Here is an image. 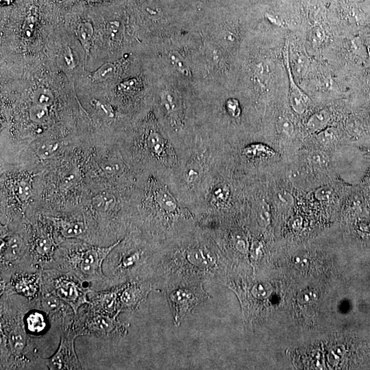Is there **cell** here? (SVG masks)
<instances>
[{
  "instance_id": "ab89813d",
  "label": "cell",
  "mask_w": 370,
  "mask_h": 370,
  "mask_svg": "<svg viewBox=\"0 0 370 370\" xmlns=\"http://www.w3.org/2000/svg\"><path fill=\"white\" fill-rule=\"evenodd\" d=\"M295 264L300 268H306L309 265L308 259L305 257H298L295 259Z\"/></svg>"
},
{
  "instance_id": "9c48e42d",
  "label": "cell",
  "mask_w": 370,
  "mask_h": 370,
  "mask_svg": "<svg viewBox=\"0 0 370 370\" xmlns=\"http://www.w3.org/2000/svg\"><path fill=\"white\" fill-rule=\"evenodd\" d=\"M78 336L73 322L69 328L62 331L59 347L56 353L50 359L44 360L49 370L82 369L75 354L74 348L75 338Z\"/></svg>"
},
{
  "instance_id": "7c38bea8",
  "label": "cell",
  "mask_w": 370,
  "mask_h": 370,
  "mask_svg": "<svg viewBox=\"0 0 370 370\" xmlns=\"http://www.w3.org/2000/svg\"><path fill=\"white\" fill-rule=\"evenodd\" d=\"M89 305L95 310L108 316L117 318L121 312L119 298V286L102 292H92L89 294Z\"/></svg>"
},
{
  "instance_id": "f546056e",
  "label": "cell",
  "mask_w": 370,
  "mask_h": 370,
  "mask_svg": "<svg viewBox=\"0 0 370 370\" xmlns=\"http://www.w3.org/2000/svg\"><path fill=\"white\" fill-rule=\"evenodd\" d=\"M36 18H37V10L36 8H32L30 12L27 14L24 23V30L25 34L30 37L32 35L33 29H34L35 23H36Z\"/></svg>"
},
{
  "instance_id": "f35d334b",
  "label": "cell",
  "mask_w": 370,
  "mask_h": 370,
  "mask_svg": "<svg viewBox=\"0 0 370 370\" xmlns=\"http://www.w3.org/2000/svg\"><path fill=\"white\" fill-rule=\"evenodd\" d=\"M64 60L70 67H74V60H73L72 52L70 48H67L64 53Z\"/></svg>"
},
{
  "instance_id": "6da1fadb",
  "label": "cell",
  "mask_w": 370,
  "mask_h": 370,
  "mask_svg": "<svg viewBox=\"0 0 370 370\" xmlns=\"http://www.w3.org/2000/svg\"><path fill=\"white\" fill-rule=\"evenodd\" d=\"M220 249L202 237L161 246L151 284L163 289L180 284L223 283L231 273V265Z\"/></svg>"
},
{
  "instance_id": "cb8c5ba5",
  "label": "cell",
  "mask_w": 370,
  "mask_h": 370,
  "mask_svg": "<svg viewBox=\"0 0 370 370\" xmlns=\"http://www.w3.org/2000/svg\"><path fill=\"white\" fill-rule=\"evenodd\" d=\"M58 145L56 143H53L52 141L48 142H44L38 145L36 148V152L37 155L42 159H47V158L52 157L57 150H58Z\"/></svg>"
},
{
  "instance_id": "4316f807",
  "label": "cell",
  "mask_w": 370,
  "mask_h": 370,
  "mask_svg": "<svg viewBox=\"0 0 370 370\" xmlns=\"http://www.w3.org/2000/svg\"><path fill=\"white\" fill-rule=\"evenodd\" d=\"M257 220L262 227H267L270 224L271 214L270 207L268 204L263 203L258 211Z\"/></svg>"
},
{
  "instance_id": "ffe728a7",
  "label": "cell",
  "mask_w": 370,
  "mask_h": 370,
  "mask_svg": "<svg viewBox=\"0 0 370 370\" xmlns=\"http://www.w3.org/2000/svg\"><path fill=\"white\" fill-rule=\"evenodd\" d=\"M29 115L31 120L34 123L42 124L48 121L49 110L47 107L39 106V105L33 104L31 106Z\"/></svg>"
},
{
  "instance_id": "277c9868",
  "label": "cell",
  "mask_w": 370,
  "mask_h": 370,
  "mask_svg": "<svg viewBox=\"0 0 370 370\" xmlns=\"http://www.w3.org/2000/svg\"><path fill=\"white\" fill-rule=\"evenodd\" d=\"M121 239L108 246H93L68 241L58 245L54 254V268L67 272L89 285L93 292L110 290L103 263Z\"/></svg>"
},
{
  "instance_id": "d6a6232c",
  "label": "cell",
  "mask_w": 370,
  "mask_h": 370,
  "mask_svg": "<svg viewBox=\"0 0 370 370\" xmlns=\"http://www.w3.org/2000/svg\"><path fill=\"white\" fill-rule=\"evenodd\" d=\"M318 299V294L312 290H305L298 296V303L301 305L313 303Z\"/></svg>"
},
{
  "instance_id": "7bdbcfd3",
  "label": "cell",
  "mask_w": 370,
  "mask_h": 370,
  "mask_svg": "<svg viewBox=\"0 0 370 370\" xmlns=\"http://www.w3.org/2000/svg\"><path fill=\"white\" fill-rule=\"evenodd\" d=\"M88 1H89V2L92 3H99V2H102V1H106V0H87Z\"/></svg>"
},
{
  "instance_id": "3957f363",
  "label": "cell",
  "mask_w": 370,
  "mask_h": 370,
  "mask_svg": "<svg viewBox=\"0 0 370 370\" xmlns=\"http://www.w3.org/2000/svg\"><path fill=\"white\" fill-rule=\"evenodd\" d=\"M161 248L149 243L121 239L103 263L109 288L130 282L151 283Z\"/></svg>"
},
{
  "instance_id": "4dcf8cb0",
  "label": "cell",
  "mask_w": 370,
  "mask_h": 370,
  "mask_svg": "<svg viewBox=\"0 0 370 370\" xmlns=\"http://www.w3.org/2000/svg\"><path fill=\"white\" fill-rule=\"evenodd\" d=\"M277 129L279 132L287 136H291L294 132V126L292 121L285 117L280 118L277 121Z\"/></svg>"
},
{
  "instance_id": "9a60e30c",
  "label": "cell",
  "mask_w": 370,
  "mask_h": 370,
  "mask_svg": "<svg viewBox=\"0 0 370 370\" xmlns=\"http://www.w3.org/2000/svg\"><path fill=\"white\" fill-rule=\"evenodd\" d=\"M156 200L162 211L174 221L178 215V206L176 200L165 189H158L156 192Z\"/></svg>"
},
{
  "instance_id": "d4e9b609",
  "label": "cell",
  "mask_w": 370,
  "mask_h": 370,
  "mask_svg": "<svg viewBox=\"0 0 370 370\" xmlns=\"http://www.w3.org/2000/svg\"><path fill=\"white\" fill-rule=\"evenodd\" d=\"M147 144L149 150L152 154L161 155L163 153L165 145L163 140L160 138L158 134L151 133L147 139Z\"/></svg>"
},
{
  "instance_id": "ba28073f",
  "label": "cell",
  "mask_w": 370,
  "mask_h": 370,
  "mask_svg": "<svg viewBox=\"0 0 370 370\" xmlns=\"http://www.w3.org/2000/svg\"><path fill=\"white\" fill-rule=\"evenodd\" d=\"M202 285L180 284L165 290L176 325L179 326L183 318L197 305L209 298Z\"/></svg>"
},
{
  "instance_id": "5b68a950",
  "label": "cell",
  "mask_w": 370,
  "mask_h": 370,
  "mask_svg": "<svg viewBox=\"0 0 370 370\" xmlns=\"http://www.w3.org/2000/svg\"><path fill=\"white\" fill-rule=\"evenodd\" d=\"M91 287L71 274L48 269L42 272V293L51 294L67 303L75 314L86 304H90Z\"/></svg>"
},
{
  "instance_id": "603a6c76",
  "label": "cell",
  "mask_w": 370,
  "mask_h": 370,
  "mask_svg": "<svg viewBox=\"0 0 370 370\" xmlns=\"http://www.w3.org/2000/svg\"><path fill=\"white\" fill-rule=\"evenodd\" d=\"M272 292L271 285L266 283H259L252 287L251 294L255 299L264 301L270 297Z\"/></svg>"
},
{
  "instance_id": "30bf717a",
  "label": "cell",
  "mask_w": 370,
  "mask_h": 370,
  "mask_svg": "<svg viewBox=\"0 0 370 370\" xmlns=\"http://www.w3.org/2000/svg\"><path fill=\"white\" fill-rule=\"evenodd\" d=\"M42 272H21L14 274L0 294L23 296L29 301L40 299L42 293Z\"/></svg>"
},
{
  "instance_id": "ac0fdd59",
  "label": "cell",
  "mask_w": 370,
  "mask_h": 370,
  "mask_svg": "<svg viewBox=\"0 0 370 370\" xmlns=\"http://www.w3.org/2000/svg\"><path fill=\"white\" fill-rule=\"evenodd\" d=\"M32 101L33 104L48 108L54 103V95L49 90L41 88L33 94Z\"/></svg>"
},
{
  "instance_id": "4fadbf2b",
  "label": "cell",
  "mask_w": 370,
  "mask_h": 370,
  "mask_svg": "<svg viewBox=\"0 0 370 370\" xmlns=\"http://www.w3.org/2000/svg\"><path fill=\"white\" fill-rule=\"evenodd\" d=\"M152 285L146 282H130L119 285V298L121 310L134 309L144 301Z\"/></svg>"
},
{
  "instance_id": "60d3db41",
  "label": "cell",
  "mask_w": 370,
  "mask_h": 370,
  "mask_svg": "<svg viewBox=\"0 0 370 370\" xmlns=\"http://www.w3.org/2000/svg\"><path fill=\"white\" fill-rule=\"evenodd\" d=\"M228 193V191H226L225 189H219L215 192V197L218 200H225L227 198Z\"/></svg>"
},
{
  "instance_id": "484cf974",
  "label": "cell",
  "mask_w": 370,
  "mask_h": 370,
  "mask_svg": "<svg viewBox=\"0 0 370 370\" xmlns=\"http://www.w3.org/2000/svg\"><path fill=\"white\" fill-rule=\"evenodd\" d=\"M115 67L113 64L106 63L99 68L93 74V78L97 82H102L111 78L115 73Z\"/></svg>"
},
{
  "instance_id": "5bb4252c",
  "label": "cell",
  "mask_w": 370,
  "mask_h": 370,
  "mask_svg": "<svg viewBox=\"0 0 370 370\" xmlns=\"http://www.w3.org/2000/svg\"><path fill=\"white\" fill-rule=\"evenodd\" d=\"M287 67L289 79H290V102L291 106L296 113L303 114L305 113L307 106H308L309 97L298 87L297 84L294 82L288 57L287 58Z\"/></svg>"
},
{
  "instance_id": "836d02e7",
  "label": "cell",
  "mask_w": 370,
  "mask_h": 370,
  "mask_svg": "<svg viewBox=\"0 0 370 370\" xmlns=\"http://www.w3.org/2000/svg\"><path fill=\"white\" fill-rule=\"evenodd\" d=\"M200 169H197L196 163H194V165H190L185 172V179L188 183H195L200 177Z\"/></svg>"
},
{
  "instance_id": "7a4b0ae2",
  "label": "cell",
  "mask_w": 370,
  "mask_h": 370,
  "mask_svg": "<svg viewBox=\"0 0 370 370\" xmlns=\"http://www.w3.org/2000/svg\"><path fill=\"white\" fill-rule=\"evenodd\" d=\"M31 301L23 296L1 294V370L47 368L34 338L25 329L24 316Z\"/></svg>"
},
{
  "instance_id": "44dd1931",
  "label": "cell",
  "mask_w": 370,
  "mask_h": 370,
  "mask_svg": "<svg viewBox=\"0 0 370 370\" xmlns=\"http://www.w3.org/2000/svg\"><path fill=\"white\" fill-rule=\"evenodd\" d=\"M339 132L338 129L334 127L323 129L317 136V139L322 145H329L333 144L338 141Z\"/></svg>"
},
{
  "instance_id": "8d00e7d4",
  "label": "cell",
  "mask_w": 370,
  "mask_h": 370,
  "mask_svg": "<svg viewBox=\"0 0 370 370\" xmlns=\"http://www.w3.org/2000/svg\"><path fill=\"white\" fill-rule=\"evenodd\" d=\"M343 353L344 351L342 348L337 347L333 349L331 351L330 355H329V361H330L331 364H338L343 356Z\"/></svg>"
},
{
  "instance_id": "e0dca14e",
  "label": "cell",
  "mask_w": 370,
  "mask_h": 370,
  "mask_svg": "<svg viewBox=\"0 0 370 370\" xmlns=\"http://www.w3.org/2000/svg\"><path fill=\"white\" fill-rule=\"evenodd\" d=\"M329 120L330 114L329 112L326 110H320L311 116L307 121V128L312 132L320 131L325 128Z\"/></svg>"
},
{
  "instance_id": "d590c367",
  "label": "cell",
  "mask_w": 370,
  "mask_h": 370,
  "mask_svg": "<svg viewBox=\"0 0 370 370\" xmlns=\"http://www.w3.org/2000/svg\"><path fill=\"white\" fill-rule=\"evenodd\" d=\"M31 194L30 184L28 182H20L17 189V195L21 200H25L30 197Z\"/></svg>"
},
{
  "instance_id": "d6986e66",
  "label": "cell",
  "mask_w": 370,
  "mask_h": 370,
  "mask_svg": "<svg viewBox=\"0 0 370 370\" xmlns=\"http://www.w3.org/2000/svg\"><path fill=\"white\" fill-rule=\"evenodd\" d=\"M79 38L86 51H89L90 44L93 35V27L88 22H84L79 25L78 29Z\"/></svg>"
},
{
  "instance_id": "1f68e13d",
  "label": "cell",
  "mask_w": 370,
  "mask_h": 370,
  "mask_svg": "<svg viewBox=\"0 0 370 370\" xmlns=\"http://www.w3.org/2000/svg\"><path fill=\"white\" fill-rule=\"evenodd\" d=\"M333 193H334V191H333L332 188L329 187V186H325V187H322L317 189L316 193H315V197L319 201H328L332 198Z\"/></svg>"
},
{
  "instance_id": "83f0119b",
  "label": "cell",
  "mask_w": 370,
  "mask_h": 370,
  "mask_svg": "<svg viewBox=\"0 0 370 370\" xmlns=\"http://www.w3.org/2000/svg\"><path fill=\"white\" fill-rule=\"evenodd\" d=\"M308 159L311 165L316 167H322L328 163L329 157L325 152L315 150L309 154Z\"/></svg>"
},
{
  "instance_id": "74e56055",
  "label": "cell",
  "mask_w": 370,
  "mask_h": 370,
  "mask_svg": "<svg viewBox=\"0 0 370 370\" xmlns=\"http://www.w3.org/2000/svg\"><path fill=\"white\" fill-rule=\"evenodd\" d=\"M311 37H312V41L314 43H320V42H321L323 40V31L322 30H314L312 34H311Z\"/></svg>"
},
{
  "instance_id": "8992f818",
  "label": "cell",
  "mask_w": 370,
  "mask_h": 370,
  "mask_svg": "<svg viewBox=\"0 0 370 370\" xmlns=\"http://www.w3.org/2000/svg\"><path fill=\"white\" fill-rule=\"evenodd\" d=\"M0 279L1 286L6 285L14 274L37 272L33 267L30 239L19 233L1 231Z\"/></svg>"
},
{
  "instance_id": "52a82bcc",
  "label": "cell",
  "mask_w": 370,
  "mask_h": 370,
  "mask_svg": "<svg viewBox=\"0 0 370 370\" xmlns=\"http://www.w3.org/2000/svg\"><path fill=\"white\" fill-rule=\"evenodd\" d=\"M82 312L75 315L74 325L78 336H95L108 338L122 334L126 329L117 318L108 316L94 309L89 304L84 305Z\"/></svg>"
},
{
  "instance_id": "e575fe53",
  "label": "cell",
  "mask_w": 370,
  "mask_h": 370,
  "mask_svg": "<svg viewBox=\"0 0 370 370\" xmlns=\"http://www.w3.org/2000/svg\"><path fill=\"white\" fill-rule=\"evenodd\" d=\"M277 201L280 204L285 206H291L294 202V198L290 192L287 191H281L278 193Z\"/></svg>"
},
{
  "instance_id": "8fae6325",
  "label": "cell",
  "mask_w": 370,
  "mask_h": 370,
  "mask_svg": "<svg viewBox=\"0 0 370 370\" xmlns=\"http://www.w3.org/2000/svg\"><path fill=\"white\" fill-rule=\"evenodd\" d=\"M51 226L59 237L71 240H89V227L85 221L69 219L48 217Z\"/></svg>"
},
{
  "instance_id": "7402d4cb",
  "label": "cell",
  "mask_w": 370,
  "mask_h": 370,
  "mask_svg": "<svg viewBox=\"0 0 370 370\" xmlns=\"http://www.w3.org/2000/svg\"><path fill=\"white\" fill-rule=\"evenodd\" d=\"M244 154L248 156H273L274 151L268 146L263 144L250 145L244 149Z\"/></svg>"
},
{
  "instance_id": "b9f144b4",
  "label": "cell",
  "mask_w": 370,
  "mask_h": 370,
  "mask_svg": "<svg viewBox=\"0 0 370 370\" xmlns=\"http://www.w3.org/2000/svg\"><path fill=\"white\" fill-rule=\"evenodd\" d=\"M12 1H13V0H0L1 4L3 5H9L10 3L12 2Z\"/></svg>"
},
{
  "instance_id": "f1b7e54d",
  "label": "cell",
  "mask_w": 370,
  "mask_h": 370,
  "mask_svg": "<svg viewBox=\"0 0 370 370\" xmlns=\"http://www.w3.org/2000/svg\"><path fill=\"white\" fill-rule=\"evenodd\" d=\"M232 242H233L234 248L239 253L242 255H246L248 253V250H249L248 240L242 235L237 234V235H234L232 238Z\"/></svg>"
},
{
  "instance_id": "2e32d148",
  "label": "cell",
  "mask_w": 370,
  "mask_h": 370,
  "mask_svg": "<svg viewBox=\"0 0 370 370\" xmlns=\"http://www.w3.org/2000/svg\"><path fill=\"white\" fill-rule=\"evenodd\" d=\"M92 207L99 213H108L115 207V199L111 193H100L92 200Z\"/></svg>"
}]
</instances>
